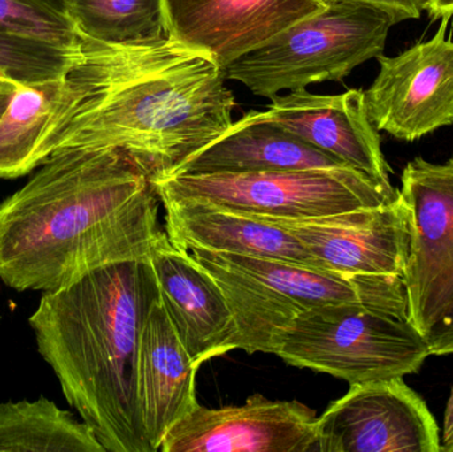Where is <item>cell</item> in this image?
<instances>
[{"instance_id":"cell-12","label":"cell","mask_w":453,"mask_h":452,"mask_svg":"<svg viewBox=\"0 0 453 452\" xmlns=\"http://www.w3.org/2000/svg\"><path fill=\"white\" fill-rule=\"evenodd\" d=\"M316 411L255 395L242 406L198 405L165 437L161 452H317Z\"/></svg>"},{"instance_id":"cell-6","label":"cell","mask_w":453,"mask_h":452,"mask_svg":"<svg viewBox=\"0 0 453 452\" xmlns=\"http://www.w3.org/2000/svg\"><path fill=\"white\" fill-rule=\"evenodd\" d=\"M327 3L326 10L226 66V80L242 82L253 95L273 98L284 90L341 81L365 61L383 55L394 26L390 16L365 5Z\"/></svg>"},{"instance_id":"cell-27","label":"cell","mask_w":453,"mask_h":452,"mask_svg":"<svg viewBox=\"0 0 453 452\" xmlns=\"http://www.w3.org/2000/svg\"><path fill=\"white\" fill-rule=\"evenodd\" d=\"M426 11H428L431 18H451L453 0H426Z\"/></svg>"},{"instance_id":"cell-17","label":"cell","mask_w":453,"mask_h":452,"mask_svg":"<svg viewBox=\"0 0 453 452\" xmlns=\"http://www.w3.org/2000/svg\"><path fill=\"white\" fill-rule=\"evenodd\" d=\"M162 203L167 236L185 251L247 255L322 270L295 236L257 215L193 199H167Z\"/></svg>"},{"instance_id":"cell-23","label":"cell","mask_w":453,"mask_h":452,"mask_svg":"<svg viewBox=\"0 0 453 452\" xmlns=\"http://www.w3.org/2000/svg\"><path fill=\"white\" fill-rule=\"evenodd\" d=\"M0 34L42 40L76 50L81 34L71 19L39 0H0Z\"/></svg>"},{"instance_id":"cell-4","label":"cell","mask_w":453,"mask_h":452,"mask_svg":"<svg viewBox=\"0 0 453 452\" xmlns=\"http://www.w3.org/2000/svg\"><path fill=\"white\" fill-rule=\"evenodd\" d=\"M188 252L222 289L236 324L237 349L250 355H274L293 321L316 305L362 303L409 318L401 276L343 275L265 257L203 249Z\"/></svg>"},{"instance_id":"cell-24","label":"cell","mask_w":453,"mask_h":452,"mask_svg":"<svg viewBox=\"0 0 453 452\" xmlns=\"http://www.w3.org/2000/svg\"><path fill=\"white\" fill-rule=\"evenodd\" d=\"M327 2L351 3L382 11L390 16L394 24L409 19H418L426 10V0H327Z\"/></svg>"},{"instance_id":"cell-26","label":"cell","mask_w":453,"mask_h":452,"mask_svg":"<svg viewBox=\"0 0 453 452\" xmlns=\"http://www.w3.org/2000/svg\"><path fill=\"white\" fill-rule=\"evenodd\" d=\"M453 448V389L449 403H447L446 414H444L443 438H441V451L452 452Z\"/></svg>"},{"instance_id":"cell-25","label":"cell","mask_w":453,"mask_h":452,"mask_svg":"<svg viewBox=\"0 0 453 452\" xmlns=\"http://www.w3.org/2000/svg\"><path fill=\"white\" fill-rule=\"evenodd\" d=\"M426 339L431 356L453 355V300L441 320L426 334Z\"/></svg>"},{"instance_id":"cell-20","label":"cell","mask_w":453,"mask_h":452,"mask_svg":"<svg viewBox=\"0 0 453 452\" xmlns=\"http://www.w3.org/2000/svg\"><path fill=\"white\" fill-rule=\"evenodd\" d=\"M64 77L16 85L0 116V178L15 180L36 169L35 153L63 100Z\"/></svg>"},{"instance_id":"cell-1","label":"cell","mask_w":453,"mask_h":452,"mask_svg":"<svg viewBox=\"0 0 453 452\" xmlns=\"http://www.w3.org/2000/svg\"><path fill=\"white\" fill-rule=\"evenodd\" d=\"M234 106L223 69L206 53L170 36L108 44L81 34L35 167L64 149H114L150 180L167 177L234 124Z\"/></svg>"},{"instance_id":"cell-29","label":"cell","mask_w":453,"mask_h":452,"mask_svg":"<svg viewBox=\"0 0 453 452\" xmlns=\"http://www.w3.org/2000/svg\"><path fill=\"white\" fill-rule=\"evenodd\" d=\"M39 2L52 8V10L58 11V12L66 15V7H68L69 0H39Z\"/></svg>"},{"instance_id":"cell-28","label":"cell","mask_w":453,"mask_h":452,"mask_svg":"<svg viewBox=\"0 0 453 452\" xmlns=\"http://www.w3.org/2000/svg\"><path fill=\"white\" fill-rule=\"evenodd\" d=\"M16 85H12V87L5 88V89H0V116H2L3 111L7 108L8 103H10L11 97H12Z\"/></svg>"},{"instance_id":"cell-2","label":"cell","mask_w":453,"mask_h":452,"mask_svg":"<svg viewBox=\"0 0 453 452\" xmlns=\"http://www.w3.org/2000/svg\"><path fill=\"white\" fill-rule=\"evenodd\" d=\"M161 233L150 178L114 149L53 153L0 204V280L50 292L106 265L149 259Z\"/></svg>"},{"instance_id":"cell-22","label":"cell","mask_w":453,"mask_h":452,"mask_svg":"<svg viewBox=\"0 0 453 452\" xmlns=\"http://www.w3.org/2000/svg\"><path fill=\"white\" fill-rule=\"evenodd\" d=\"M79 48L58 47L42 40L0 34V76L16 85L61 79L73 65Z\"/></svg>"},{"instance_id":"cell-14","label":"cell","mask_w":453,"mask_h":452,"mask_svg":"<svg viewBox=\"0 0 453 452\" xmlns=\"http://www.w3.org/2000/svg\"><path fill=\"white\" fill-rule=\"evenodd\" d=\"M271 100L265 111H258L261 119L284 127L375 182L393 186L380 133L367 111L365 90L313 95L303 88Z\"/></svg>"},{"instance_id":"cell-30","label":"cell","mask_w":453,"mask_h":452,"mask_svg":"<svg viewBox=\"0 0 453 452\" xmlns=\"http://www.w3.org/2000/svg\"><path fill=\"white\" fill-rule=\"evenodd\" d=\"M13 84L12 81H10V80L4 79V77L0 76V89H5V88L12 87Z\"/></svg>"},{"instance_id":"cell-31","label":"cell","mask_w":453,"mask_h":452,"mask_svg":"<svg viewBox=\"0 0 453 452\" xmlns=\"http://www.w3.org/2000/svg\"><path fill=\"white\" fill-rule=\"evenodd\" d=\"M452 452H453V448H452Z\"/></svg>"},{"instance_id":"cell-10","label":"cell","mask_w":453,"mask_h":452,"mask_svg":"<svg viewBox=\"0 0 453 452\" xmlns=\"http://www.w3.org/2000/svg\"><path fill=\"white\" fill-rule=\"evenodd\" d=\"M447 23L438 34L395 57L378 56L380 71L365 90L378 130L415 141L453 124V40Z\"/></svg>"},{"instance_id":"cell-19","label":"cell","mask_w":453,"mask_h":452,"mask_svg":"<svg viewBox=\"0 0 453 452\" xmlns=\"http://www.w3.org/2000/svg\"><path fill=\"white\" fill-rule=\"evenodd\" d=\"M0 452H106L89 425L40 397L0 405Z\"/></svg>"},{"instance_id":"cell-18","label":"cell","mask_w":453,"mask_h":452,"mask_svg":"<svg viewBox=\"0 0 453 452\" xmlns=\"http://www.w3.org/2000/svg\"><path fill=\"white\" fill-rule=\"evenodd\" d=\"M341 167L350 166L309 145L284 127L261 119L258 111H252L234 122L217 140L186 159L174 174L295 172Z\"/></svg>"},{"instance_id":"cell-11","label":"cell","mask_w":453,"mask_h":452,"mask_svg":"<svg viewBox=\"0 0 453 452\" xmlns=\"http://www.w3.org/2000/svg\"><path fill=\"white\" fill-rule=\"evenodd\" d=\"M255 215L295 236L322 270L403 278L409 257L410 212L401 194L380 206L330 217L289 219Z\"/></svg>"},{"instance_id":"cell-3","label":"cell","mask_w":453,"mask_h":452,"mask_svg":"<svg viewBox=\"0 0 453 452\" xmlns=\"http://www.w3.org/2000/svg\"><path fill=\"white\" fill-rule=\"evenodd\" d=\"M159 297L149 259L106 265L44 292L29 318L37 350L106 452H153L137 395V355Z\"/></svg>"},{"instance_id":"cell-5","label":"cell","mask_w":453,"mask_h":452,"mask_svg":"<svg viewBox=\"0 0 453 452\" xmlns=\"http://www.w3.org/2000/svg\"><path fill=\"white\" fill-rule=\"evenodd\" d=\"M274 355L288 365L356 385L418 373L431 353L425 334L409 318L350 302L301 313Z\"/></svg>"},{"instance_id":"cell-13","label":"cell","mask_w":453,"mask_h":452,"mask_svg":"<svg viewBox=\"0 0 453 452\" xmlns=\"http://www.w3.org/2000/svg\"><path fill=\"white\" fill-rule=\"evenodd\" d=\"M169 36L206 53L225 69L298 21L326 10L327 0H165Z\"/></svg>"},{"instance_id":"cell-21","label":"cell","mask_w":453,"mask_h":452,"mask_svg":"<svg viewBox=\"0 0 453 452\" xmlns=\"http://www.w3.org/2000/svg\"><path fill=\"white\" fill-rule=\"evenodd\" d=\"M65 13L95 42L143 44L169 37L165 0H69Z\"/></svg>"},{"instance_id":"cell-15","label":"cell","mask_w":453,"mask_h":452,"mask_svg":"<svg viewBox=\"0 0 453 452\" xmlns=\"http://www.w3.org/2000/svg\"><path fill=\"white\" fill-rule=\"evenodd\" d=\"M149 262L159 297L183 347L196 365L237 349V328L222 289L211 275L161 231Z\"/></svg>"},{"instance_id":"cell-8","label":"cell","mask_w":453,"mask_h":452,"mask_svg":"<svg viewBox=\"0 0 453 452\" xmlns=\"http://www.w3.org/2000/svg\"><path fill=\"white\" fill-rule=\"evenodd\" d=\"M399 194L410 212L409 316L426 337L453 300V157L444 164L409 162Z\"/></svg>"},{"instance_id":"cell-7","label":"cell","mask_w":453,"mask_h":452,"mask_svg":"<svg viewBox=\"0 0 453 452\" xmlns=\"http://www.w3.org/2000/svg\"><path fill=\"white\" fill-rule=\"evenodd\" d=\"M161 201L193 199L265 217H330L395 201L399 190L353 167L174 174L151 180Z\"/></svg>"},{"instance_id":"cell-9","label":"cell","mask_w":453,"mask_h":452,"mask_svg":"<svg viewBox=\"0 0 453 452\" xmlns=\"http://www.w3.org/2000/svg\"><path fill=\"white\" fill-rule=\"evenodd\" d=\"M317 452H441L435 417L403 379L350 385L317 419Z\"/></svg>"},{"instance_id":"cell-16","label":"cell","mask_w":453,"mask_h":452,"mask_svg":"<svg viewBox=\"0 0 453 452\" xmlns=\"http://www.w3.org/2000/svg\"><path fill=\"white\" fill-rule=\"evenodd\" d=\"M194 363L173 326L161 297L154 300L141 329L137 395L146 437L158 452L167 433L196 406Z\"/></svg>"}]
</instances>
